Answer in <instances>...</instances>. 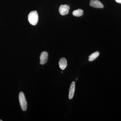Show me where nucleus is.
I'll return each instance as SVG.
<instances>
[{"label":"nucleus","instance_id":"11","mask_svg":"<svg viewBox=\"0 0 121 121\" xmlns=\"http://www.w3.org/2000/svg\"><path fill=\"white\" fill-rule=\"evenodd\" d=\"M0 121H2V120H1V119H0Z\"/></svg>","mask_w":121,"mask_h":121},{"label":"nucleus","instance_id":"10","mask_svg":"<svg viewBox=\"0 0 121 121\" xmlns=\"http://www.w3.org/2000/svg\"><path fill=\"white\" fill-rule=\"evenodd\" d=\"M116 2L121 4V0H115Z\"/></svg>","mask_w":121,"mask_h":121},{"label":"nucleus","instance_id":"4","mask_svg":"<svg viewBox=\"0 0 121 121\" xmlns=\"http://www.w3.org/2000/svg\"><path fill=\"white\" fill-rule=\"evenodd\" d=\"M48 58V53L46 51L42 52L40 56V64L41 65H44L47 62Z\"/></svg>","mask_w":121,"mask_h":121},{"label":"nucleus","instance_id":"3","mask_svg":"<svg viewBox=\"0 0 121 121\" xmlns=\"http://www.w3.org/2000/svg\"><path fill=\"white\" fill-rule=\"evenodd\" d=\"M70 7L67 4L61 5L59 9L60 13L61 15L64 16L66 15L69 13Z\"/></svg>","mask_w":121,"mask_h":121},{"label":"nucleus","instance_id":"8","mask_svg":"<svg viewBox=\"0 0 121 121\" xmlns=\"http://www.w3.org/2000/svg\"><path fill=\"white\" fill-rule=\"evenodd\" d=\"M99 52H95L92 53L89 56V60L90 61H92L95 59L97 58L99 55Z\"/></svg>","mask_w":121,"mask_h":121},{"label":"nucleus","instance_id":"2","mask_svg":"<svg viewBox=\"0 0 121 121\" xmlns=\"http://www.w3.org/2000/svg\"><path fill=\"white\" fill-rule=\"evenodd\" d=\"M19 98L21 107L22 110L25 111L27 110V104L24 94L22 91L20 92Z\"/></svg>","mask_w":121,"mask_h":121},{"label":"nucleus","instance_id":"9","mask_svg":"<svg viewBox=\"0 0 121 121\" xmlns=\"http://www.w3.org/2000/svg\"><path fill=\"white\" fill-rule=\"evenodd\" d=\"M83 11L82 9H78L73 11L72 14L74 16L79 17L82 16L83 14Z\"/></svg>","mask_w":121,"mask_h":121},{"label":"nucleus","instance_id":"1","mask_svg":"<svg viewBox=\"0 0 121 121\" xmlns=\"http://www.w3.org/2000/svg\"><path fill=\"white\" fill-rule=\"evenodd\" d=\"M28 17L29 22L31 24L33 25L37 24L39 20V16L37 11H34L30 12Z\"/></svg>","mask_w":121,"mask_h":121},{"label":"nucleus","instance_id":"5","mask_svg":"<svg viewBox=\"0 0 121 121\" xmlns=\"http://www.w3.org/2000/svg\"><path fill=\"white\" fill-rule=\"evenodd\" d=\"M90 5L91 7L97 8H103L104 7L101 2L98 0H91Z\"/></svg>","mask_w":121,"mask_h":121},{"label":"nucleus","instance_id":"7","mask_svg":"<svg viewBox=\"0 0 121 121\" xmlns=\"http://www.w3.org/2000/svg\"><path fill=\"white\" fill-rule=\"evenodd\" d=\"M59 64L60 69L62 70H64L67 66V61L66 59L64 58H61L59 61Z\"/></svg>","mask_w":121,"mask_h":121},{"label":"nucleus","instance_id":"6","mask_svg":"<svg viewBox=\"0 0 121 121\" xmlns=\"http://www.w3.org/2000/svg\"><path fill=\"white\" fill-rule=\"evenodd\" d=\"M75 90V82H73L70 87L69 90V99H71L73 97Z\"/></svg>","mask_w":121,"mask_h":121}]
</instances>
